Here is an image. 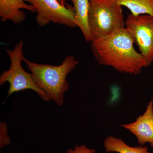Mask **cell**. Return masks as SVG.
<instances>
[{
  "label": "cell",
  "instance_id": "6da1fadb",
  "mask_svg": "<svg viewBox=\"0 0 153 153\" xmlns=\"http://www.w3.org/2000/svg\"><path fill=\"white\" fill-rule=\"evenodd\" d=\"M91 48L100 65L111 66L126 74L137 75L147 67L142 55L134 47V42L125 27L91 42Z\"/></svg>",
  "mask_w": 153,
  "mask_h": 153
},
{
  "label": "cell",
  "instance_id": "7a4b0ae2",
  "mask_svg": "<svg viewBox=\"0 0 153 153\" xmlns=\"http://www.w3.org/2000/svg\"><path fill=\"white\" fill-rule=\"evenodd\" d=\"M31 72L38 87L51 101L60 106L64 102V94L68 90L69 84L67 75L77 64L73 56H67L58 66L39 64L31 62L25 58L24 60Z\"/></svg>",
  "mask_w": 153,
  "mask_h": 153
},
{
  "label": "cell",
  "instance_id": "3957f363",
  "mask_svg": "<svg viewBox=\"0 0 153 153\" xmlns=\"http://www.w3.org/2000/svg\"><path fill=\"white\" fill-rule=\"evenodd\" d=\"M122 6L115 0H90L88 23L92 40L125 27Z\"/></svg>",
  "mask_w": 153,
  "mask_h": 153
},
{
  "label": "cell",
  "instance_id": "277c9868",
  "mask_svg": "<svg viewBox=\"0 0 153 153\" xmlns=\"http://www.w3.org/2000/svg\"><path fill=\"white\" fill-rule=\"evenodd\" d=\"M23 47L24 41L22 39L16 44L13 50L6 49V52L10 59L11 65L9 70L4 71L1 74L0 85H2L5 82H9L8 96L22 91L30 89L34 91L44 101H50L46 94L36 84L32 74L26 72L22 67V62L25 58Z\"/></svg>",
  "mask_w": 153,
  "mask_h": 153
},
{
  "label": "cell",
  "instance_id": "5b68a950",
  "mask_svg": "<svg viewBox=\"0 0 153 153\" xmlns=\"http://www.w3.org/2000/svg\"><path fill=\"white\" fill-rule=\"evenodd\" d=\"M125 28L133 39L146 66L153 63V16L129 14L125 19Z\"/></svg>",
  "mask_w": 153,
  "mask_h": 153
},
{
  "label": "cell",
  "instance_id": "8992f818",
  "mask_svg": "<svg viewBox=\"0 0 153 153\" xmlns=\"http://www.w3.org/2000/svg\"><path fill=\"white\" fill-rule=\"evenodd\" d=\"M36 8V21L42 27L50 22L65 25L71 28L77 27L75 19L74 7L66 4H60L57 0H24Z\"/></svg>",
  "mask_w": 153,
  "mask_h": 153
},
{
  "label": "cell",
  "instance_id": "52a82bcc",
  "mask_svg": "<svg viewBox=\"0 0 153 153\" xmlns=\"http://www.w3.org/2000/svg\"><path fill=\"white\" fill-rule=\"evenodd\" d=\"M121 126L134 135L140 145L149 143L153 147V99L148 102L143 114L137 118L135 121Z\"/></svg>",
  "mask_w": 153,
  "mask_h": 153
},
{
  "label": "cell",
  "instance_id": "ba28073f",
  "mask_svg": "<svg viewBox=\"0 0 153 153\" xmlns=\"http://www.w3.org/2000/svg\"><path fill=\"white\" fill-rule=\"evenodd\" d=\"M26 9L36 13V8L25 3L24 0H0V17L3 22L10 20L14 24H20L25 22L26 15L21 9Z\"/></svg>",
  "mask_w": 153,
  "mask_h": 153
},
{
  "label": "cell",
  "instance_id": "9c48e42d",
  "mask_svg": "<svg viewBox=\"0 0 153 153\" xmlns=\"http://www.w3.org/2000/svg\"><path fill=\"white\" fill-rule=\"evenodd\" d=\"M73 4L75 19L77 27L80 29L85 41L91 42L92 39L88 23V15L90 0H70Z\"/></svg>",
  "mask_w": 153,
  "mask_h": 153
},
{
  "label": "cell",
  "instance_id": "30bf717a",
  "mask_svg": "<svg viewBox=\"0 0 153 153\" xmlns=\"http://www.w3.org/2000/svg\"><path fill=\"white\" fill-rule=\"evenodd\" d=\"M104 146L107 152H116L119 153H147L148 148L141 146L131 147L126 143L123 140L110 136L106 137Z\"/></svg>",
  "mask_w": 153,
  "mask_h": 153
},
{
  "label": "cell",
  "instance_id": "8fae6325",
  "mask_svg": "<svg viewBox=\"0 0 153 153\" xmlns=\"http://www.w3.org/2000/svg\"><path fill=\"white\" fill-rule=\"evenodd\" d=\"M119 4L124 6L134 16L149 15L153 16V0H115Z\"/></svg>",
  "mask_w": 153,
  "mask_h": 153
},
{
  "label": "cell",
  "instance_id": "7c38bea8",
  "mask_svg": "<svg viewBox=\"0 0 153 153\" xmlns=\"http://www.w3.org/2000/svg\"><path fill=\"white\" fill-rule=\"evenodd\" d=\"M11 144V139L8 135V128L6 123H0V149Z\"/></svg>",
  "mask_w": 153,
  "mask_h": 153
},
{
  "label": "cell",
  "instance_id": "4fadbf2b",
  "mask_svg": "<svg viewBox=\"0 0 153 153\" xmlns=\"http://www.w3.org/2000/svg\"><path fill=\"white\" fill-rule=\"evenodd\" d=\"M66 153H96L94 149H89L85 145L79 146L76 145L74 149H69Z\"/></svg>",
  "mask_w": 153,
  "mask_h": 153
},
{
  "label": "cell",
  "instance_id": "5bb4252c",
  "mask_svg": "<svg viewBox=\"0 0 153 153\" xmlns=\"http://www.w3.org/2000/svg\"><path fill=\"white\" fill-rule=\"evenodd\" d=\"M57 1L60 3V4L63 6H66V0H57Z\"/></svg>",
  "mask_w": 153,
  "mask_h": 153
},
{
  "label": "cell",
  "instance_id": "9a60e30c",
  "mask_svg": "<svg viewBox=\"0 0 153 153\" xmlns=\"http://www.w3.org/2000/svg\"><path fill=\"white\" fill-rule=\"evenodd\" d=\"M147 153H149V152H148Z\"/></svg>",
  "mask_w": 153,
  "mask_h": 153
}]
</instances>
